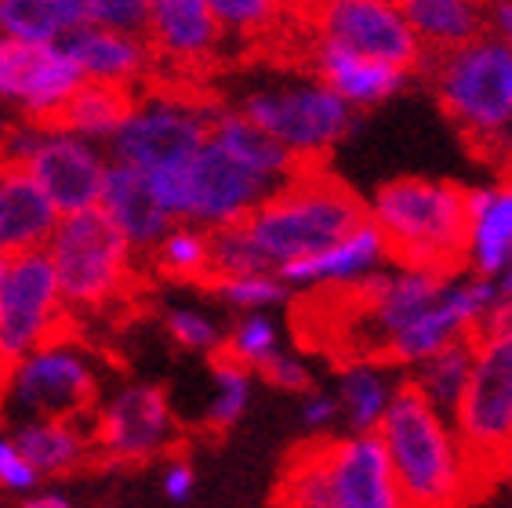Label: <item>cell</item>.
I'll use <instances>...</instances> for the list:
<instances>
[{
    "mask_svg": "<svg viewBox=\"0 0 512 508\" xmlns=\"http://www.w3.org/2000/svg\"><path fill=\"white\" fill-rule=\"evenodd\" d=\"M400 381L389 374V363L382 360H353L345 363L338 374V407H342V421L349 436H364V432H378L389 400Z\"/></svg>",
    "mask_w": 512,
    "mask_h": 508,
    "instance_id": "cell-28",
    "label": "cell"
},
{
    "mask_svg": "<svg viewBox=\"0 0 512 508\" xmlns=\"http://www.w3.org/2000/svg\"><path fill=\"white\" fill-rule=\"evenodd\" d=\"M218 26L237 37H266L284 22L291 0H207Z\"/></svg>",
    "mask_w": 512,
    "mask_h": 508,
    "instance_id": "cell-35",
    "label": "cell"
},
{
    "mask_svg": "<svg viewBox=\"0 0 512 508\" xmlns=\"http://www.w3.org/2000/svg\"><path fill=\"white\" fill-rule=\"evenodd\" d=\"M153 262L171 280L204 284L211 276V254H207V233L197 225H171V233L157 244Z\"/></svg>",
    "mask_w": 512,
    "mask_h": 508,
    "instance_id": "cell-32",
    "label": "cell"
},
{
    "mask_svg": "<svg viewBox=\"0 0 512 508\" xmlns=\"http://www.w3.org/2000/svg\"><path fill=\"white\" fill-rule=\"evenodd\" d=\"M273 142L291 153L298 164H316L327 149L356 131V109L345 106L335 91L320 80H302L291 88L251 91L237 109Z\"/></svg>",
    "mask_w": 512,
    "mask_h": 508,
    "instance_id": "cell-7",
    "label": "cell"
},
{
    "mask_svg": "<svg viewBox=\"0 0 512 508\" xmlns=\"http://www.w3.org/2000/svg\"><path fill=\"white\" fill-rule=\"evenodd\" d=\"M84 11H88V26L138 37L146 33L149 0H84Z\"/></svg>",
    "mask_w": 512,
    "mask_h": 508,
    "instance_id": "cell-38",
    "label": "cell"
},
{
    "mask_svg": "<svg viewBox=\"0 0 512 508\" xmlns=\"http://www.w3.org/2000/svg\"><path fill=\"white\" fill-rule=\"evenodd\" d=\"M360 222H367V204L320 167H302L244 218L273 273L327 251Z\"/></svg>",
    "mask_w": 512,
    "mask_h": 508,
    "instance_id": "cell-2",
    "label": "cell"
},
{
    "mask_svg": "<svg viewBox=\"0 0 512 508\" xmlns=\"http://www.w3.org/2000/svg\"><path fill=\"white\" fill-rule=\"evenodd\" d=\"M164 323H168V334L175 338V345H182V349L204 352V356L222 352L226 338H222V331H218V323L211 316L197 313V309H168Z\"/></svg>",
    "mask_w": 512,
    "mask_h": 508,
    "instance_id": "cell-37",
    "label": "cell"
},
{
    "mask_svg": "<svg viewBox=\"0 0 512 508\" xmlns=\"http://www.w3.org/2000/svg\"><path fill=\"white\" fill-rule=\"evenodd\" d=\"M378 440L389 454L404 508H462L480 483L451 418L429 407L407 378L396 385Z\"/></svg>",
    "mask_w": 512,
    "mask_h": 508,
    "instance_id": "cell-1",
    "label": "cell"
},
{
    "mask_svg": "<svg viewBox=\"0 0 512 508\" xmlns=\"http://www.w3.org/2000/svg\"><path fill=\"white\" fill-rule=\"evenodd\" d=\"M476 356L451 425L473 469L487 472L512 458V331L473 334Z\"/></svg>",
    "mask_w": 512,
    "mask_h": 508,
    "instance_id": "cell-9",
    "label": "cell"
},
{
    "mask_svg": "<svg viewBox=\"0 0 512 508\" xmlns=\"http://www.w3.org/2000/svg\"><path fill=\"white\" fill-rule=\"evenodd\" d=\"M342 421V407H338V396L335 392H306V400H302V425H306V432H313V436H320V432H327L331 425H338Z\"/></svg>",
    "mask_w": 512,
    "mask_h": 508,
    "instance_id": "cell-41",
    "label": "cell"
},
{
    "mask_svg": "<svg viewBox=\"0 0 512 508\" xmlns=\"http://www.w3.org/2000/svg\"><path fill=\"white\" fill-rule=\"evenodd\" d=\"M385 262H389V247L367 218L327 251L284 265L276 273L291 291H349V287L364 284L367 276H375L378 269H385Z\"/></svg>",
    "mask_w": 512,
    "mask_h": 508,
    "instance_id": "cell-18",
    "label": "cell"
},
{
    "mask_svg": "<svg viewBox=\"0 0 512 508\" xmlns=\"http://www.w3.org/2000/svg\"><path fill=\"white\" fill-rule=\"evenodd\" d=\"M80 84L84 77L62 44H26L0 37V102L22 106L26 120H48Z\"/></svg>",
    "mask_w": 512,
    "mask_h": 508,
    "instance_id": "cell-14",
    "label": "cell"
},
{
    "mask_svg": "<svg viewBox=\"0 0 512 508\" xmlns=\"http://www.w3.org/2000/svg\"><path fill=\"white\" fill-rule=\"evenodd\" d=\"M491 26H494V37L512 48V0L491 4Z\"/></svg>",
    "mask_w": 512,
    "mask_h": 508,
    "instance_id": "cell-43",
    "label": "cell"
},
{
    "mask_svg": "<svg viewBox=\"0 0 512 508\" xmlns=\"http://www.w3.org/2000/svg\"><path fill=\"white\" fill-rule=\"evenodd\" d=\"M491 284H494V298H498V302H512V262L494 276Z\"/></svg>",
    "mask_w": 512,
    "mask_h": 508,
    "instance_id": "cell-45",
    "label": "cell"
},
{
    "mask_svg": "<svg viewBox=\"0 0 512 508\" xmlns=\"http://www.w3.org/2000/svg\"><path fill=\"white\" fill-rule=\"evenodd\" d=\"M207 254H211V276H247V273H273L266 254L258 251L247 225H222L207 233ZM207 276V280H211Z\"/></svg>",
    "mask_w": 512,
    "mask_h": 508,
    "instance_id": "cell-33",
    "label": "cell"
},
{
    "mask_svg": "<svg viewBox=\"0 0 512 508\" xmlns=\"http://www.w3.org/2000/svg\"><path fill=\"white\" fill-rule=\"evenodd\" d=\"M26 175L37 182L40 193L48 196L55 215H77V211H88V207L99 204L106 157L84 138L44 127L37 153L26 160Z\"/></svg>",
    "mask_w": 512,
    "mask_h": 508,
    "instance_id": "cell-15",
    "label": "cell"
},
{
    "mask_svg": "<svg viewBox=\"0 0 512 508\" xmlns=\"http://www.w3.org/2000/svg\"><path fill=\"white\" fill-rule=\"evenodd\" d=\"M40 483V476L30 469V461L22 458L19 447L11 443V436H0V490H8V494H33Z\"/></svg>",
    "mask_w": 512,
    "mask_h": 508,
    "instance_id": "cell-39",
    "label": "cell"
},
{
    "mask_svg": "<svg viewBox=\"0 0 512 508\" xmlns=\"http://www.w3.org/2000/svg\"><path fill=\"white\" fill-rule=\"evenodd\" d=\"M258 374H262L273 389H284V392H309L313 389V374H309V367L284 349L276 352L266 367H258Z\"/></svg>",
    "mask_w": 512,
    "mask_h": 508,
    "instance_id": "cell-40",
    "label": "cell"
},
{
    "mask_svg": "<svg viewBox=\"0 0 512 508\" xmlns=\"http://www.w3.org/2000/svg\"><path fill=\"white\" fill-rule=\"evenodd\" d=\"M222 352L229 360L244 363L247 371H258L280 352V331L266 313H247L233 323L229 338L222 342Z\"/></svg>",
    "mask_w": 512,
    "mask_h": 508,
    "instance_id": "cell-36",
    "label": "cell"
},
{
    "mask_svg": "<svg viewBox=\"0 0 512 508\" xmlns=\"http://www.w3.org/2000/svg\"><path fill=\"white\" fill-rule=\"evenodd\" d=\"M436 95L451 120L476 142L512 135V48L498 37H476L436 55Z\"/></svg>",
    "mask_w": 512,
    "mask_h": 508,
    "instance_id": "cell-6",
    "label": "cell"
},
{
    "mask_svg": "<svg viewBox=\"0 0 512 508\" xmlns=\"http://www.w3.org/2000/svg\"><path fill=\"white\" fill-rule=\"evenodd\" d=\"M131 109H135V91L131 88L84 80L48 120H40V127L66 131V135L84 138V142H99V138L117 135V127L128 120Z\"/></svg>",
    "mask_w": 512,
    "mask_h": 508,
    "instance_id": "cell-26",
    "label": "cell"
},
{
    "mask_svg": "<svg viewBox=\"0 0 512 508\" xmlns=\"http://www.w3.org/2000/svg\"><path fill=\"white\" fill-rule=\"evenodd\" d=\"M367 218L382 233L396 265L433 269V273L462 269L469 211H465V189L454 182L393 178L367 200Z\"/></svg>",
    "mask_w": 512,
    "mask_h": 508,
    "instance_id": "cell-3",
    "label": "cell"
},
{
    "mask_svg": "<svg viewBox=\"0 0 512 508\" xmlns=\"http://www.w3.org/2000/svg\"><path fill=\"white\" fill-rule=\"evenodd\" d=\"M160 494L171 501V505H189V498L197 494V472L189 461H171L164 476H160Z\"/></svg>",
    "mask_w": 512,
    "mask_h": 508,
    "instance_id": "cell-42",
    "label": "cell"
},
{
    "mask_svg": "<svg viewBox=\"0 0 512 508\" xmlns=\"http://www.w3.org/2000/svg\"><path fill=\"white\" fill-rule=\"evenodd\" d=\"M11 443L19 454L30 461V469L40 479H55L77 472L88 465L95 447H91V432L80 421L69 418H30L11 432Z\"/></svg>",
    "mask_w": 512,
    "mask_h": 508,
    "instance_id": "cell-24",
    "label": "cell"
},
{
    "mask_svg": "<svg viewBox=\"0 0 512 508\" xmlns=\"http://www.w3.org/2000/svg\"><path fill=\"white\" fill-rule=\"evenodd\" d=\"M146 178L157 204L168 211L171 222L197 225L204 233L244 222L276 189L266 178L251 175L244 164H237L211 138L182 167L153 171Z\"/></svg>",
    "mask_w": 512,
    "mask_h": 508,
    "instance_id": "cell-4",
    "label": "cell"
},
{
    "mask_svg": "<svg viewBox=\"0 0 512 508\" xmlns=\"http://www.w3.org/2000/svg\"><path fill=\"white\" fill-rule=\"evenodd\" d=\"M473 356L476 338H458V342L436 349L433 356H425L407 381L422 392L429 407L454 418V411H458V403L465 396V385H469V374H473Z\"/></svg>",
    "mask_w": 512,
    "mask_h": 508,
    "instance_id": "cell-30",
    "label": "cell"
},
{
    "mask_svg": "<svg viewBox=\"0 0 512 508\" xmlns=\"http://www.w3.org/2000/svg\"><path fill=\"white\" fill-rule=\"evenodd\" d=\"M465 211H469L465 265L473 276L494 280L512 262V182L465 193Z\"/></svg>",
    "mask_w": 512,
    "mask_h": 508,
    "instance_id": "cell-22",
    "label": "cell"
},
{
    "mask_svg": "<svg viewBox=\"0 0 512 508\" xmlns=\"http://www.w3.org/2000/svg\"><path fill=\"white\" fill-rule=\"evenodd\" d=\"M175 440V414L160 385H124L95 411L91 447L109 465H146Z\"/></svg>",
    "mask_w": 512,
    "mask_h": 508,
    "instance_id": "cell-13",
    "label": "cell"
},
{
    "mask_svg": "<svg viewBox=\"0 0 512 508\" xmlns=\"http://www.w3.org/2000/svg\"><path fill=\"white\" fill-rule=\"evenodd\" d=\"M44 251L51 258L66 309H106L131 284V244L99 204L77 215H62Z\"/></svg>",
    "mask_w": 512,
    "mask_h": 508,
    "instance_id": "cell-5",
    "label": "cell"
},
{
    "mask_svg": "<svg viewBox=\"0 0 512 508\" xmlns=\"http://www.w3.org/2000/svg\"><path fill=\"white\" fill-rule=\"evenodd\" d=\"M324 469L331 508H404L378 432L324 440Z\"/></svg>",
    "mask_w": 512,
    "mask_h": 508,
    "instance_id": "cell-16",
    "label": "cell"
},
{
    "mask_svg": "<svg viewBox=\"0 0 512 508\" xmlns=\"http://www.w3.org/2000/svg\"><path fill=\"white\" fill-rule=\"evenodd\" d=\"M99 207L117 225L120 236L131 244V251H153V247L171 233L168 211L157 204V196L149 189L146 171H135L128 164H106L102 175Z\"/></svg>",
    "mask_w": 512,
    "mask_h": 508,
    "instance_id": "cell-20",
    "label": "cell"
},
{
    "mask_svg": "<svg viewBox=\"0 0 512 508\" xmlns=\"http://www.w3.org/2000/svg\"><path fill=\"white\" fill-rule=\"evenodd\" d=\"M62 48L69 51V59L77 62L84 80L120 84V88H131L138 80H146L153 62H157L142 37L102 30V26H80L77 33H69Z\"/></svg>",
    "mask_w": 512,
    "mask_h": 508,
    "instance_id": "cell-21",
    "label": "cell"
},
{
    "mask_svg": "<svg viewBox=\"0 0 512 508\" xmlns=\"http://www.w3.org/2000/svg\"><path fill=\"white\" fill-rule=\"evenodd\" d=\"M8 262H11V258H0V284H4V273H8Z\"/></svg>",
    "mask_w": 512,
    "mask_h": 508,
    "instance_id": "cell-46",
    "label": "cell"
},
{
    "mask_svg": "<svg viewBox=\"0 0 512 508\" xmlns=\"http://www.w3.org/2000/svg\"><path fill=\"white\" fill-rule=\"evenodd\" d=\"M207 291L218 294L226 305L240 313H266L291 298V287L280 280V273H247V276H211L204 280Z\"/></svg>",
    "mask_w": 512,
    "mask_h": 508,
    "instance_id": "cell-34",
    "label": "cell"
},
{
    "mask_svg": "<svg viewBox=\"0 0 512 508\" xmlns=\"http://www.w3.org/2000/svg\"><path fill=\"white\" fill-rule=\"evenodd\" d=\"M66 331V305L44 247L22 251L8 262L0 284V385L19 360Z\"/></svg>",
    "mask_w": 512,
    "mask_h": 508,
    "instance_id": "cell-10",
    "label": "cell"
},
{
    "mask_svg": "<svg viewBox=\"0 0 512 508\" xmlns=\"http://www.w3.org/2000/svg\"><path fill=\"white\" fill-rule=\"evenodd\" d=\"M59 215L22 167H0V258L48 244Z\"/></svg>",
    "mask_w": 512,
    "mask_h": 508,
    "instance_id": "cell-23",
    "label": "cell"
},
{
    "mask_svg": "<svg viewBox=\"0 0 512 508\" xmlns=\"http://www.w3.org/2000/svg\"><path fill=\"white\" fill-rule=\"evenodd\" d=\"M88 26L84 0H0V37L26 44H59Z\"/></svg>",
    "mask_w": 512,
    "mask_h": 508,
    "instance_id": "cell-29",
    "label": "cell"
},
{
    "mask_svg": "<svg viewBox=\"0 0 512 508\" xmlns=\"http://www.w3.org/2000/svg\"><path fill=\"white\" fill-rule=\"evenodd\" d=\"M226 40L207 0H149L146 44L153 59L175 62L178 69H204Z\"/></svg>",
    "mask_w": 512,
    "mask_h": 508,
    "instance_id": "cell-17",
    "label": "cell"
},
{
    "mask_svg": "<svg viewBox=\"0 0 512 508\" xmlns=\"http://www.w3.org/2000/svg\"><path fill=\"white\" fill-rule=\"evenodd\" d=\"M306 15L320 40L411 73L422 66L425 51L407 30L396 0H306Z\"/></svg>",
    "mask_w": 512,
    "mask_h": 508,
    "instance_id": "cell-12",
    "label": "cell"
},
{
    "mask_svg": "<svg viewBox=\"0 0 512 508\" xmlns=\"http://www.w3.org/2000/svg\"><path fill=\"white\" fill-rule=\"evenodd\" d=\"M4 403L11 411L22 414V421L30 418H69L77 421L84 414H95L99 403V378L91 371L88 356L66 342L40 345L26 360H19L8 371L4 385Z\"/></svg>",
    "mask_w": 512,
    "mask_h": 508,
    "instance_id": "cell-11",
    "label": "cell"
},
{
    "mask_svg": "<svg viewBox=\"0 0 512 508\" xmlns=\"http://www.w3.org/2000/svg\"><path fill=\"white\" fill-rule=\"evenodd\" d=\"M255 371H247L244 363L229 360L226 352H215L211 356V378H215V396H211V407H207V429L229 432L251 407V378Z\"/></svg>",
    "mask_w": 512,
    "mask_h": 508,
    "instance_id": "cell-31",
    "label": "cell"
},
{
    "mask_svg": "<svg viewBox=\"0 0 512 508\" xmlns=\"http://www.w3.org/2000/svg\"><path fill=\"white\" fill-rule=\"evenodd\" d=\"M313 69L316 80L327 84L345 106L353 109L382 106L385 98L400 95L411 84V69L367 59L360 51H349L342 44H331V40L320 37L313 40Z\"/></svg>",
    "mask_w": 512,
    "mask_h": 508,
    "instance_id": "cell-19",
    "label": "cell"
},
{
    "mask_svg": "<svg viewBox=\"0 0 512 508\" xmlns=\"http://www.w3.org/2000/svg\"><path fill=\"white\" fill-rule=\"evenodd\" d=\"M22 508H73V501L62 490H33L22 498Z\"/></svg>",
    "mask_w": 512,
    "mask_h": 508,
    "instance_id": "cell-44",
    "label": "cell"
},
{
    "mask_svg": "<svg viewBox=\"0 0 512 508\" xmlns=\"http://www.w3.org/2000/svg\"><path fill=\"white\" fill-rule=\"evenodd\" d=\"M207 138H211L218 149H226L237 164H244L251 175L266 178L273 186H284L287 178H295L298 171L306 167V164H298L280 142H273L262 127H255L247 117H240L237 109H218Z\"/></svg>",
    "mask_w": 512,
    "mask_h": 508,
    "instance_id": "cell-27",
    "label": "cell"
},
{
    "mask_svg": "<svg viewBox=\"0 0 512 508\" xmlns=\"http://www.w3.org/2000/svg\"><path fill=\"white\" fill-rule=\"evenodd\" d=\"M222 106L207 98L175 95V91H157V95L135 102L128 120L109 138L113 160L128 164L135 171H171L182 167L211 135V120Z\"/></svg>",
    "mask_w": 512,
    "mask_h": 508,
    "instance_id": "cell-8",
    "label": "cell"
},
{
    "mask_svg": "<svg viewBox=\"0 0 512 508\" xmlns=\"http://www.w3.org/2000/svg\"><path fill=\"white\" fill-rule=\"evenodd\" d=\"M396 4L418 48L433 55H447L483 37V26H487L483 0H396Z\"/></svg>",
    "mask_w": 512,
    "mask_h": 508,
    "instance_id": "cell-25",
    "label": "cell"
}]
</instances>
